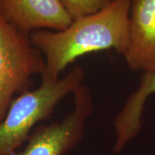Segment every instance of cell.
<instances>
[{
  "mask_svg": "<svg viewBox=\"0 0 155 155\" xmlns=\"http://www.w3.org/2000/svg\"><path fill=\"white\" fill-rule=\"evenodd\" d=\"M131 5L132 0H115L101 11L73 20L64 30L32 32L30 41L44 56L42 75L57 79L70 64L90 53L115 49L123 55L129 41Z\"/></svg>",
  "mask_w": 155,
  "mask_h": 155,
  "instance_id": "1",
  "label": "cell"
},
{
  "mask_svg": "<svg viewBox=\"0 0 155 155\" xmlns=\"http://www.w3.org/2000/svg\"><path fill=\"white\" fill-rule=\"evenodd\" d=\"M85 72L74 67L57 79L42 75L38 87L16 97L0 122V155H9L22 147L33 127L48 119L65 97L83 83Z\"/></svg>",
  "mask_w": 155,
  "mask_h": 155,
  "instance_id": "2",
  "label": "cell"
},
{
  "mask_svg": "<svg viewBox=\"0 0 155 155\" xmlns=\"http://www.w3.org/2000/svg\"><path fill=\"white\" fill-rule=\"evenodd\" d=\"M45 67L41 52L0 13V122L14 99L29 91L32 77L42 75Z\"/></svg>",
  "mask_w": 155,
  "mask_h": 155,
  "instance_id": "3",
  "label": "cell"
},
{
  "mask_svg": "<svg viewBox=\"0 0 155 155\" xmlns=\"http://www.w3.org/2000/svg\"><path fill=\"white\" fill-rule=\"evenodd\" d=\"M72 94L74 107L70 114L60 122L39 125L29 135L26 146L9 155H65L72 150L83 137L93 109L91 91L83 83Z\"/></svg>",
  "mask_w": 155,
  "mask_h": 155,
  "instance_id": "4",
  "label": "cell"
},
{
  "mask_svg": "<svg viewBox=\"0 0 155 155\" xmlns=\"http://www.w3.org/2000/svg\"><path fill=\"white\" fill-rule=\"evenodd\" d=\"M0 13L28 36L36 30H64L73 21L60 0H0Z\"/></svg>",
  "mask_w": 155,
  "mask_h": 155,
  "instance_id": "5",
  "label": "cell"
},
{
  "mask_svg": "<svg viewBox=\"0 0 155 155\" xmlns=\"http://www.w3.org/2000/svg\"><path fill=\"white\" fill-rule=\"evenodd\" d=\"M122 56L132 71L155 72V0H132L129 41Z\"/></svg>",
  "mask_w": 155,
  "mask_h": 155,
  "instance_id": "6",
  "label": "cell"
},
{
  "mask_svg": "<svg viewBox=\"0 0 155 155\" xmlns=\"http://www.w3.org/2000/svg\"><path fill=\"white\" fill-rule=\"evenodd\" d=\"M72 20L96 13L115 0H60Z\"/></svg>",
  "mask_w": 155,
  "mask_h": 155,
  "instance_id": "7",
  "label": "cell"
},
{
  "mask_svg": "<svg viewBox=\"0 0 155 155\" xmlns=\"http://www.w3.org/2000/svg\"><path fill=\"white\" fill-rule=\"evenodd\" d=\"M155 92V72H143L138 88L134 91L136 99L145 103L150 95Z\"/></svg>",
  "mask_w": 155,
  "mask_h": 155,
  "instance_id": "8",
  "label": "cell"
}]
</instances>
